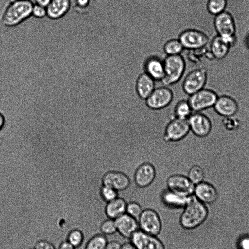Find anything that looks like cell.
<instances>
[{"mask_svg": "<svg viewBox=\"0 0 249 249\" xmlns=\"http://www.w3.org/2000/svg\"><path fill=\"white\" fill-rule=\"evenodd\" d=\"M59 249H74V248L68 241H64L61 243Z\"/></svg>", "mask_w": 249, "mask_h": 249, "instance_id": "obj_40", "label": "cell"}, {"mask_svg": "<svg viewBox=\"0 0 249 249\" xmlns=\"http://www.w3.org/2000/svg\"><path fill=\"white\" fill-rule=\"evenodd\" d=\"M156 88L155 81L146 73L141 74L136 82V89L138 97L145 100Z\"/></svg>", "mask_w": 249, "mask_h": 249, "instance_id": "obj_21", "label": "cell"}, {"mask_svg": "<svg viewBox=\"0 0 249 249\" xmlns=\"http://www.w3.org/2000/svg\"><path fill=\"white\" fill-rule=\"evenodd\" d=\"M193 195L203 203H213L218 197L215 187L211 184L204 181L195 186Z\"/></svg>", "mask_w": 249, "mask_h": 249, "instance_id": "obj_19", "label": "cell"}, {"mask_svg": "<svg viewBox=\"0 0 249 249\" xmlns=\"http://www.w3.org/2000/svg\"><path fill=\"white\" fill-rule=\"evenodd\" d=\"M114 220L117 232L124 238L130 239L139 229L137 219L126 213Z\"/></svg>", "mask_w": 249, "mask_h": 249, "instance_id": "obj_16", "label": "cell"}, {"mask_svg": "<svg viewBox=\"0 0 249 249\" xmlns=\"http://www.w3.org/2000/svg\"><path fill=\"white\" fill-rule=\"evenodd\" d=\"M32 14L36 18H43L47 14L46 8L39 5H33Z\"/></svg>", "mask_w": 249, "mask_h": 249, "instance_id": "obj_35", "label": "cell"}, {"mask_svg": "<svg viewBox=\"0 0 249 249\" xmlns=\"http://www.w3.org/2000/svg\"><path fill=\"white\" fill-rule=\"evenodd\" d=\"M121 249H136L130 242H126L121 245Z\"/></svg>", "mask_w": 249, "mask_h": 249, "instance_id": "obj_42", "label": "cell"}, {"mask_svg": "<svg viewBox=\"0 0 249 249\" xmlns=\"http://www.w3.org/2000/svg\"><path fill=\"white\" fill-rule=\"evenodd\" d=\"M190 131L198 137L208 136L212 130V123L209 118L204 114L192 113L188 118Z\"/></svg>", "mask_w": 249, "mask_h": 249, "instance_id": "obj_13", "label": "cell"}, {"mask_svg": "<svg viewBox=\"0 0 249 249\" xmlns=\"http://www.w3.org/2000/svg\"><path fill=\"white\" fill-rule=\"evenodd\" d=\"M144 71L155 82H161L165 76L163 60L156 56L148 58L144 64Z\"/></svg>", "mask_w": 249, "mask_h": 249, "instance_id": "obj_20", "label": "cell"}, {"mask_svg": "<svg viewBox=\"0 0 249 249\" xmlns=\"http://www.w3.org/2000/svg\"><path fill=\"white\" fill-rule=\"evenodd\" d=\"M121 244L117 241L108 242L104 249H121Z\"/></svg>", "mask_w": 249, "mask_h": 249, "instance_id": "obj_37", "label": "cell"}, {"mask_svg": "<svg viewBox=\"0 0 249 249\" xmlns=\"http://www.w3.org/2000/svg\"><path fill=\"white\" fill-rule=\"evenodd\" d=\"M182 209L179 222L181 227L186 230L198 227L205 220L208 215L207 209L204 203L193 195L189 196Z\"/></svg>", "mask_w": 249, "mask_h": 249, "instance_id": "obj_1", "label": "cell"}, {"mask_svg": "<svg viewBox=\"0 0 249 249\" xmlns=\"http://www.w3.org/2000/svg\"><path fill=\"white\" fill-rule=\"evenodd\" d=\"M247 44H248V46L249 47V36L247 38Z\"/></svg>", "mask_w": 249, "mask_h": 249, "instance_id": "obj_45", "label": "cell"}, {"mask_svg": "<svg viewBox=\"0 0 249 249\" xmlns=\"http://www.w3.org/2000/svg\"><path fill=\"white\" fill-rule=\"evenodd\" d=\"M174 93L168 86L156 87L145 100L146 106L151 110H160L167 107L173 101Z\"/></svg>", "mask_w": 249, "mask_h": 249, "instance_id": "obj_7", "label": "cell"}, {"mask_svg": "<svg viewBox=\"0 0 249 249\" xmlns=\"http://www.w3.org/2000/svg\"><path fill=\"white\" fill-rule=\"evenodd\" d=\"M187 177L196 185L203 181L205 178L204 171L200 166L194 165L189 170Z\"/></svg>", "mask_w": 249, "mask_h": 249, "instance_id": "obj_28", "label": "cell"}, {"mask_svg": "<svg viewBox=\"0 0 249 249\" xmlns=\"http://www.w3.org/2000/svg\"><path fill=\"white\" fill-rule=\"evenodd\" d=\"M137 220L139 230L145 233L158 236L162 230L160 217L157 211L152 208L143 209Z\"/></svg>", "mask_w": 249, "mask_h": 249, "instance_id": "obj_5", "label": "cell"}, {"mask_svg": "<svg viewBox=\"0 0 249 249\" xmlns=\"http://www.w3.org/2000/svg\"><path fill=\"white\" fill-rule=\"evenodd\" d=\"M91 0H74L75 4L79 8H85L88 7Z\"/></svg>", "mask_w": 249, "mask_h": 249, "instance_id": "obj_39", "label": "cell"}, {"mask_svg": "<svg viewBox=\"0 0 249 249\" xmlns=\"http://www.w3.org/2000/svg\"><path fill=\"white\" fill-rule=\"evenodd\" d=\"M100 230L105 235H111L117 232L115 220L108 218L100 225Z\"/></svg>", "mask_w": 249, "mask_h": 249, "instance_id": "obj_32", "label": "cell"}, {"mask_svg": "<svg viewBox=\"0 0 249 249\" xmlns=\"http://www.w3.org/2000/svg\"><path fill=\"white\" fill-rule=\"evenodd\" d=\"M222 124L224 127L229 131L236 130L241 125L240 120L234 116L225 117Z\"/></svg>", "mask_w": 249, "mask_h": 249, "instance_id": "obj_33", "label": "cell"}, {"mask_svg": "<svg viewBox=\"0 0 249 249\" xmlns=\"http://www.w3.org/2000/svg\"><path fill=\"white\" fill-rule=\"evenodd\" d=\"M214 26L218 36L227 41L232 45L235 41L236 26L233 16L224 11L215 16Z\"/></svg>", "mask_w": 249, "mask_h": 249, "instance_id": "obj_6", "label": "cell"}, {"mask_svg": "<svg viewBox=\"0 0 249 249\" xmlns=\"http://www.w3.org/2000/svg\"><path fill=\"white\" fill-rule=\"evenodd\" d=\"M102 185L114 188L117 191L127 189L130 185L129 177L124 173L116 170L106 172L102 178Z\"/></svg>", "mask_w": 249, "mask_h": 249, "instance_id": "obj_14", "label": "cell"}, {"mask_svg": "<svg viewBox=\"0 0 249 249\" xmlns=\"http://www.w3.org/2000/svg\"><path fill=\"white\" fill-rule=\"evenodd\" d=\"M231 44L223 37L217 36L214 37L210 44V53L213 58L222 59L228 54Z\"/></svg>", "mask_w": 249, "mask_h": 249, "instance_id": "obj_23", "label": "cell"}, {"mask_svg": "<svg viewBox=\"0 0 249 249\" xmlns=\"http://www.w3.org/2000/svg\"><path fill=\"white\" fill-rule=\"evenodd\" d=\"M190 131L188 119L172 117L165 128L163 139L167 142H178L186 137Z\"/></svg>", "mask_w": 249, "mask_h": 249, "instance_id": "obj_8", "label": "cell"}, {"mask_svg": "<svg viewBox=\"0 0 249 249\" xmlns=\"http://www.w3.org/2000/svg\"><path fill=\"white\" fill-rule=\"evenodd\" d=\"M189 196H187L167 188L161 194L160 199L162 204L171 210L183 209L186 205Z\"/></svg>", "mask_w": 249, "mask_h": 249, "instance_id": "obj_18", "label": "cell"}, {"mask_svg": "<svg viewBox=\"0 0 249 249\" xmlns=\"http://www.w3.org/2000/svg\"><path fill=\"white\" fill-rule=\"evenodd\" d=\"M108 242L106 235L97 234L88 241L85 249H104Z\"/></svg>", "mask_w": 249, "mask_h": 249, "instance_id": "obj_27", "label": "cell"}, {"mask_svg": "<svg viewBox=\"0 0 249 249\" xmlns=\"http://www.w3.org/2000/svg\"><path fill=\"white\" fill-rule=\"evenodd\" d=\"M35 4L39 5L46 7L51 0H33Z\"/></svg>", "mask_w": 249, "mask_h": 249, "instance_id": "obj_41", "label": "cell"}, {"mask_svg": "<svg viewBox=\"0 0 249 249\" xmlns=\"http://www.w3.org/2000/svg\"><path fill=\"white\" fill-rule=\"evenodd\" d=\"M166 185L168 189L187 196L193 195L195 186L187 176L180 174L170 176L167 179Z\"/></svg>", "mask_w": 249, "mask_h": 249, "instance_id": "obj_12", "label": "cell"}, {"mask_svg": "<svg viewBox=\"0 0 249 249\" xmlns=\"http://www.w3.org/2000/svg\"><path fill=\"white\" fill-rule=\"evenodd\" d=\"M192 111L188 99H181L177 102L175 105L172 117L179 119H188L192 113Z\"/></svg>", "mask_w": 249, "mask_h": 249, "instance_id": "obj_25", "label": "cell"}, {"mask_svg": "<svg viewBox=\"0 0 249 249\" xmlns=\"http://www.w3.org/2000/svg\"><path fill=\"white\" fill-rule=\"evenodd\" d=\"M208 77L205 68L194 69L182 78V88L184 93L190 96L204 89Z\"/></svg>", "mask_w": 249, "mask_h": 249, "instance_id": "obj_4", "label": "cell"}, {"mask_svg": "<svg viewBox=\"0 0 249 249\" xmlns=\"http://www.w3.org/2000/svg\"><path fill=\"white\" fill-rule=\"evenodd\" d=\"M68 242L74 247L79 246L84 240L83 232L78 229L72 230L67 236Z\"/></svg>", "mask_w": 249, "mask_h": 249, "instance_id": "obj_31", "label": "cell"}, {"mask_svg": "<svg viewBox=\"0 0 249 249\" xmlns=\"http://www.w3.org/2000/svg\"><path fill=\"white\" fill-rule=\"evenodd\" d=\"M100 195L103 201L109 202L118 196V191L114 188L102 185L100 189Z\"/></svg>", "mask_w": 249, "mask_h": 249, "instance_id": "obj_30", "label": "cell"}, {"mask_svg": "<svg viewBox=\"0 0 249 249\" xmlns=\"http://www.w3.org/2000/svg\"><path fill=\"white\" fill-rule=\"evenodd\" d=\"M142 210L141 205L136 201H131L127 204L126 213L137 219L141 215Z\"/></svg>", "mask_w": 249, "mask_h": 249, "instance_id": "obj_34", "label": "cell"}, {"mask_svg": "<svg viewBox=\"0 0 249 249\" xmlns=\"http://www.w3.org/2000/svg\"><path fill=\"white\" fill-rule=\"evenodd\" d=\"M184 47L178 39H172L166 42L164 46V51L167 55L180 54Z\"/></svg>", "mask_w": 249, "mask_h": 249, "instance_id": "obj_26", "label": "cell"}, {"mask_svg": "<svg viewBox=\"0 0 249 249\" xmlns=\"http://www.w3.org/2000/svg\"><path fill=\"white\" fill-rule=\"evenodd\" d=\"M71 6L70 0H51L46 7L47 15L53 19L62 17Z\"/></svg>", "mask_w": 249, "mask_h": 249, "instance_id": "obj_24", "label": "cell"}, {"mask_svg": "<svg viewBox=\"0 0 249 249\" xmlns=\"http://www.w3.org/2000/svg\"><path fill=\"white\" fill-rule=\"evenodd\" d=\"M35 249V248H34V249L31 248V249Z\"/></svg>", "mask_w": 249, "mask_h": 249, "instance_id": "obj_46", "label": "cell"}, {"mask_svg": "<svg viewBox=\"0 0 249 249\" xmlns=\"http://www.w3.org/2000/svg\"><path fill=\"white\" fill-rule=\"evenodd\" d=\"M33 6L29 0H12L3 15V23L9 26L18 24L31 15Z\"/></svg>", "mask_w": 249, "mask_h": 249, "instance_id": "obj_2", "label": "cell"}, {"mask_svg": "<svg viewBox=\"0 0 249 249\" xmlns=\"http://www.w3.org/2000/svg\"><path fill=\"white\" fill-rule=\"evenodd\" d=\"M127 204L124 198L118 197L107 203L104 209L105 213L107 218L115 220L126 213Z\"/></svg>", "mask_w": 249, "mask_h": 249, "instance_id": "obj_22", "label": "cell"}, {"mask_svg": "<svg viewBox=\"0 0 249 249\" xmlns=\"http://www.w3.org/2000/svg\"><path fill=\"white\" fill-rule=\"evenodd\" d=\"M5 124V118L4 116L0 113V131L2 129Z\"/></svg>", "mask_w": 249, "mask_h": 249, "instance_id": "obj_43", "label": "cell"}, {"mask_svg": "<svg viewBox=\"0 0 249 249\" xmlns=\"http://www.w3.org/2000/svg\"><path fill=\"white\" fill-rule=\"evenodd\" d=\"M171 9V10H177V11H181V12H183L182 10H180V9H174H174ZM154 10H155V9H153V10H152V13H151V15H152V14H153V13H154ZM151 15H149V17H150L149 21H150V22H151Z\"/></svg>", "mask_w": 249, "mask_h": 249, "instance_id": "obj_44", "label": "cell"}, {"mask_svg": "<svg viewBox=\"0 0 249 249\" xmlns=\"http://www.w3.org/2000/svg\"><path fill=\"white\" fill-rule=\"evenodd\" d=\"M136 249H165L162 241L157 236L137 231L129 239Z\"/></svg>", "mask_w": 249, "mask_h": 249, "instance_id": "obj_11", "label": "cell"}, {"mask_svg": "<svg viewBox=\"0 0 249 249\" xmlns=\"http://www.w3.org/2000/svg\"><path fill=\"white\" fill-rule=\"evenodd\" d=\"M218 97L214 91L203 89L189 96L188 101L193 111L199 112L213 107Z\"/></svg>", "mask_w": 249, "mask_h": 249, "instance_id": "obj_9", "label": "cell"}, {"mask_svg": "<svg viewBox=\"0 0 249 249\" xmlns=\"http://www.w3.org/2000/svg\"><path fill=\"white\" fill-rule=\"evenodd\" d=\"M239 246L240 249H249V237H244L239 241Z\"/></svg>", "mask_w": 249, "mask_h": 249, "instance_id": "obj_38", "label": "cell"}, {"mask_svg": "<svg viewBox=\"0 0 249 249\" xmlns=\"http://www.w3.org/2000/svg\"><path fill=\"white\" fill-rule=\"evenodd\" d=\"M227 4V0H208L207 10L210 14L216 16L225 11Z\"/></svg>", "mask_w": 249, "mask_h": 249, "instance_id": "obj_29", "label": "cell"}, {"mask_svg": "<svg viewBox=\"0 0 249 249\" xmlns=\"http://www.w3.org/2000/svg\"><path fill=\"white\" fill-rule=\"evenodd\" d=\"M11 0L12 1V0Z\"/></svg>", "mask_w": 249, "mask_h": 249, "instance_id": "obj_47", "label": "cell"}, {"mask_svg": "<svg viewBox=\"0 0 249 249\" xmlns=\"http://www.w3.org/2000/svg\"><path fill=\"white\" fill-rule=\"evenodd\" d=\"M156 171L154 166L150 162L140 164L134 174V180L136 185L140 188H146L154 181Z\"/></svg>", "mask_w": 249, "mask_h": 249, "instance_id": "obj_15", "label": "cell"}, {"mask_svg": "<svg viewBox=\"0 0 249 249\" xmlns=\"http://www.w3.org/2000/svg\"><path fill=\"white\" fill-rule=\"evenodd\" d=\"M178 39L184 49L194 50L204 48L209 42V38L203 31L196 29H189L182 32Z\"/></svg>", "mask_w": 249, "mask_h": 249, "instance_id": "obj_10", "label": "cell"}, {"mask_svg": "<svg viewBox=\"0 0 249 249\" xmlns=\"http://www.w3.org/2000/svg\"><path fill=\"white\" fill-rule=\"evenodd\" d=\"M163 62L165 76L161 82H158L160 83L159 86H169L179 81L184 75L186 67L182 55H167Z\"/></svg>", "mask_w": 249, "mask_h": 249, "instance_id": "obj_3", "label": "cell"}, {"mask_svg": "<svg viewBox=\"0 0 249 249\" xmlns=\"http://www.w3.org/2000/svg\"><path fill=\"white\" fill-rule=\"evenodd\" d=\"M213 107L219 115L224 117L234 116L239 108L236 101L232 97L226 95L218 97Z\"/></svg>", "mask_w": 249, "mask_h": 249, "instance_id": "obj_17", "label": "cell"}, {"mask_svg": "<svg viewBox=\"0 0 249 249\" xmlns=\"http://www.w3.org/2000/svg\"><path fill=\"white\" fill-rule=\"evenodd\" d=\"M35 249H56L50 242L45 240H39L35 245Z\"/></svg>", "mask_w": 249, "mask_h": 249, "instance_id": "obj_36", "label": "cell"}]
</instances>
